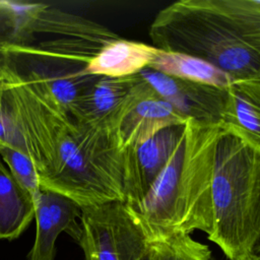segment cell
<instances>
[{"mask_svg":"<svg viewBox=\"0 0 260 260\" xmlns=\"http://www.w3.org/2000/svg\"><path fill=\"white\" fill-rule=\"evenodd\" d=\"M5 85L42 188L63 194L80 207L125 202L124 150L112 132L80 122L10 72Z\"/></svg>","mask_w":260,"mask_h":260,"instance_id":"cell-1","label":"cell"},{"mask_svg":"<svg viewBox=\"0 0 260 260\" xmlns=\"http://www.w3.org/2000/svg\"><path fill=\"white\" fill-rule=\"evenodd\" d=\"M119 38L85 17L46 4L23 3L15 32L5 45L8 72L69 112L100 78L87 71L91 59Z\"/></svg>","mask_w":260,"mask_h":260,"instance_id":"cell-2","label":"cell"},{"mask_svg":"<svg viewBox=\"0 0 260 260\" xmlns=\"http://www.w3.org/2000/svg\"><path fill=\"white\" fill-rule=\"evenodd\" d=\"M152 46L200 58L234 81L260 80V1L179 0L149 27Z\"/></svg>","mask_w":260,"mask_h":260,"instance_id":"cell-3","label":"cell"},{"mask_svg":"<svg viewBox=\"0 0 260 260\" xmlns=\"http://www.w3.org/2000/svg\"><path fill=\"white\" fill-rule=\"evenodd\" d=\"M223 129L188 119L170 160L134 209L148 238L212 228V176Z\"/></svg>","mask_w":260,"mask_h":260,"instance_id":"cell-4","label":"cell"},{"mask_svg":"<svg viewBox=\"0 0 260 260\" xmlns=\"http://www.w3.org/2000/svg\"><path fill=\"white\" fill-rule=\"evenodd\" d=\"M211 197L208 240L230 260L251 259L260 240V153L224 130L215 149Z\"/></svg>","mask_w":260,"mask_h":260,"instance_id":"cell-5","label":"cell"},{"mask_svg":"<svg viewBox=\"0 0 260 260\" xmlns=\"http://www.w3.org/2000/svg\"><path fill=\"white\" fill-rule=\"evenodd\" d=\"M78 244L85 260H149V240L133 208L122 201L81 207Z\"/></svg>","mask_w":260,"mask_h":260,"instance_id":"cell-6","label":"cell"},{"mask_svg":"<svg viewBox=\"0 0 260 260\" xmlns=\"http://www.w3.org/2000/svg\"><path fill=\"white\" fill-rule=\"evenodd\" d=\"M187 120L171 104L159 98L139 75L133 99L113 134L119 147L124 150L149 140L166 128L183 126Z\"/></svg>","mask_w":260,"mask_h":260,"instance_id":"cell-7","label":"cell"},{"mask_svg":"<svg viewBox=\"0 0 260 260\" xmlns=\"http://www.w3.org/2000/svg\"><path fill=\"white\" fill-rule=\"evenodd\" d=\"M184 132L183 126L166 128L149 140L124 149L125 203L135 209L164 171Z\"/></svg>","mask_w":260,"mask_h":260,"instance_id":"cell-8","label":"cell"},{"mask_svg":"<svg viewBox=\"0 0 260 260\" xmlns=\"http://www.w3.org/2000/svg\"><path fill=\"white\" fill-rule=\"evenodd\" d=\"M138 73L159 98L187 119L221 126L226 88L178 79L149 67Z\"/></svg>","mask_w":260,"mask_h":260,"instance_id":"cell-9","label":"cell"},{"mask_svg":"<svg viewBox=\"0 0 260 260\" xmlns=\"http://www.w3.org/2000/svg\"><path fill=\"white\" fill-rule=\"evenodd\" d=\"M81 207L71 198L58 192L42 188L35 201L37 223L36 239L28 260H54L56 240L62 232H67L77 242Z\"/></svg>","mask_w":260,"mask_h":260,"instance_id":"cell-10","label":"cell"},{"mask_svg":"<svg viewBox=\"0 0 260 260\" xmlns=\"http://www.w3.org/2000/svg\"><path fill=\"white\" fill-rule=\"evenodd\" d=\"M138 73L125 77H100L69 111L77 120L114 132L134 95Z\"/></svg>","mask_w":260,"mask_h":260,"instance_id":"cell-11","label":"cell"},{"mask_svg":"<svg viewBox=\"0 0 260 260\" xmlns=\"http://www.w3.org/2000/svg\"><path fill=\"white\" fill-rule=\"evenodd\" d=\"M221 127L260 153V80H237L226 87Z\"/></svg>","mask_w":260,"mask_h":260,"instance_id":"cell-12","label":"cell"},{"mask_svg":"<svg viewBox=\"0 0 260 260\" xmlns=\"http://www.w3.org/2000/svg\"><path fill=\"white\" fill-rule=\"evenodd\" d=\"M157 48L119 38L107 44L87 66L89 74L106 77H125L137 74L149 66Z\"/></svg>","mask_w":260,"mask_h":260,"instance_id":"cell-13","label":"cell"},{"mask_svg":"<svg viewBox=\"0 0 260 260\" xmlns=\"http://www.w3.org/2000/svg\"><path fill=\"white\" fill-rule=\"evenodd\" d=\"M34 217L32 197L18 184L0 156V239L18 238Z\"/></svg>","mask_w":260,"mask_h":260,"instance_id":"cell-14","label":"cell"},{"mask_svg":"<svg viewBox=\"0 0 260 260\" xmlns=\"http://www.w3.org/2000/svg\"><path fill=\"white\" fill-rule=\"evenodd\" d=\"M148 67L178 79L220 88H226L234 82L226 73L210 63L179 52L158 49Z\"/></svg>","mask_w":260,"mask_h":260,"instance_id":"cell-15","label":"cell"},{"mask_svg":"<svg viewBox=\"0 0 260 260\" xmlns=\"http://www.w3.org/2000/svg\"><path fill=\"white\" fill-rule=\"evenodd\" d=\"M149 260H211L209 247L189 234L148 238Z\"/></svg>","mask_w":260,"mask_h":260,"instance_id":"cell-16","label":"cell"},{"mask_svg":"<svg viewBox=\"0 0 260 260\" xmlns=\"http://www.w3.org/2000/svg\"><path fill=\"white\" fill-rule=\"evenodd\" d=\"M0 156L18 184L29 193L34 202L40 195L42 186L36 167L29 155L10 146L0 145Z\"/></svg>","mask_w":260,"mask_h":260,"instance_id":"cell-17","label":"cell"},{"mask_svg":"<svg viewBox=\"0 0 260 260\" xmlns=\"http://www.w3.org/2000/svg\"><path fill=\"white\" fill-rule=\"evenodd\" d=\"M0 145L10 146L27 154L22 134L10 110L5 79L0 81Z\"/></svg>","mask_w":260,"mask_h":260,"instance_id":"cell-18","label":"cell"},{"mask_svg":"<svg viewBox=\"0 0 260 260\" xmlns=\"http://www.w3.org/2000/svg\"><path fill=\"white\" fill-rule=\"evenodd\" d=\"M19 20V9L16 2L0 0V81L6 78L8 58L5 45L13 37Z\"/></svg>","mask_w":260,"mask_h":260,"instance_id":"cell-19","label":"cell"},{"mask_svg":"<svg viewBox=\"0 0 260 260\" xmlns=\"http://www.w3.org/2000/svg\"><path fill=\"white\" fill-rule=\"evenodd\" d=\"M252 257H255V258H259L260 259V240L259 242L257 243L255 249H254V252H253V256Z\"/></svg>","mask_w":260,"mask_h":260,"instance_id":"cell-20","label":"cell"},{"mask_svg":"<svg viewBox=\"0 0 260 260\" xmlns=\"http://www.w3.org/2000/svg\"><path fill=\"white\" fill-rule=\"evenodd\" d=\"M249 260H260L259 258H255V257H252L251 259H249Z\"/></svg>","mask_w":260,"mask_h":260,"instance_id":"cell-21","label":"cell"}]
</instances>
